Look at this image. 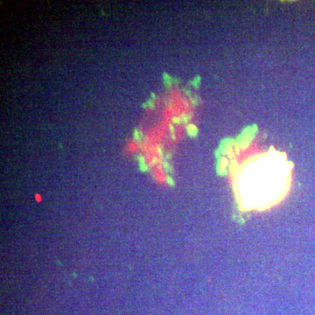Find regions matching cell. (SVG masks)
<instances>
[{
  "instance_id": "1",
  "label": "cell",
  "mask_w": 315,
  "mask_h": 315,
  "mask_svg": "<svg viewBox=\"0 0 315 315\" xmlns=\"http://www.w3.org/2000/svg\"><path fill=\"white\" fill-rule=\"evenodd\" d=\"M34 200H35L36 202H41L42 200H43V197H42V195L41 193H37L34 194Z\"/></svg>"
}]
</instances>
